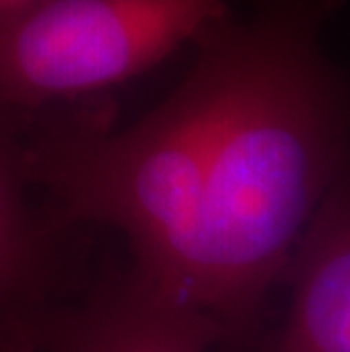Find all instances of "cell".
<instances>
[{
	"instance_id": "6da1fadb",
	"label": "cell",
	"mask_w": 350,
	"mask_h": 352,
	"mask_svg": "<svg viewBox=\"0 0 350 352\" xmlns=\"http://www.w3.org/2000/svg\"><path fill=\"white\" fill-rule=\"evenodd\" d=\"M228 19V0H39L0 19V104L30 116L91 98Z\"/></svg>"
},
{
	"instance_id": "3957f363",
	"label": "cell",
	"mask_w": 350,
	"mask_h": 352,
	"mask_svg": "<svg viewBox=\"0 0 350 352\" xmlns=\"http://www.w3.org/2000/svg\"><path fill=\"white\" fill-rule=\"evenodd\" d=\"M226 341L205 311L171 296L139 266L107 264L48 318L39 352H210Z\"/></svg>"
},
{
	"instance_id": "5b68a950",
	"label": "cell",
	"mask_w": 350,
	"mask_h": 352,
	"mask_svg": "<svg viewBox=\"0 0 350 352\" xmlns=\"http://www.w3.org/2000/svg\"><path fill=\"white\" fill-rule=\"evenodd\" d=\"M34 3H39V0H0V19L7 16V14L23 10L28 5H34Z\"/></svg>"
},
{
	"instance_id": "277c9868",
	"label": "cell",
	"mask_w": 350,
	"mask_h": 352,
	"mask_svg": "<svg viewBox=\"0 0 350 352\" xmlns=\"http://www.w3.org/2000/svg\"><path fill=\"white\" fill-rule=\"evenodd\" d=\"M289 311L266 352H350V162L298 241Z\"/></svg>"
},
{
	"instance_id": "7a4b0ae2",
	"label": "cell",
	"mask_w": 350,
	"mask_h": 352,
	"mask_svg": "<svg viewBox=\"0 0 350 352\" xmlns=\"http://www.w3.org/2000/svg\"><path fill=\"white\" fill-rule=\"evenodd\" d=\"M30 118L0 104V352H39L59 305L80 294V230L36 205Z\"/></svg>"
}]
</instances>
